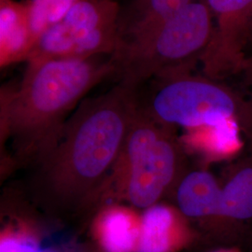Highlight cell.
<instances>
[{"label": "cell", "mask_w": 252, "mask_h": 252, "mask_svg": "<svg viewBox=\"0 0 252 252\" xmlns=\"http://www.w3.org/2000/svg\"><path fill=\"white\" fill-rule=\"evenodd\" d=\"M136 89L120 81L73 111L57 145L36 165L34 197L45 210L94 214L139 107Z\"/></svg>", "instance_id": "obj_1"}, {"label": "cell", "mask_w": 252, "mask_h": 252, "mask_svg": "<svg viewBox=\"0 0 252 252\" xmlns=\"http://www.w3.org/2000/svg\"><path fill=\"white\" fill-rule=\"evenodd\" d=\"M115 74L110 57L28 61L18 86L3 87L0 94L1 143L12 142L14 163L36 166L43 161L81 99Z\"/></svg>", "instance_id": "obj_2"}, {"label": "cell", "mask_w": 252, "mask_h": 252, "mask_svg": "<svg viewBox=\"0 0 252 252\" xmlns=\"http://www.w3.org/2000/svg\"><path fill=\"white\" fill-rule=\"evenodd\" d=\"M184 153L175 127L165 125L139 104L108 180L102 206L126 200L136 209L156 205L174 191L184 175Z\"/></svg>", "instance_id": "obj_3"}, {"label": "cell", "mask_w": 252, "mask_h": 252, "mask_svg": "<svg viewBox=\"0 0 252 252\" xmlns=\"http://www.w3.org/2000/svg\"><path fill=\"white\" fill-rule=\"evenodd\" d=\"M213 19L204 0H196L144 42L110 56L120 81L134 87L150 79L191 72L213 36Z\"/></svg>", "instance_id": "obj_4"}, {"label": "cell", "mask_w": 252, "mask_h": 252, "mask_svg": "<svg viewBox=\"0 0 252 252\" xmlns=\"http://www.w3.org/2000/svg\"><path fill=\"white\" fill-rule=\"evenodd\" d=\"M155 81L143 107L160 122L185 131L237 124L252 141V98L245 100L214 79L191 72Z\"/></svg>", "instance_id": "obj_5"}, {"label": "cell", "mask_w": 252, "mask_h": 252, "mask_svg": "<svg viewBox=\"0 0 252 252\" xmlns=\"http://www.w3.org/2000/svg\"><path fill=\"white\" fill-rule=\"evenodd\" d=\"M210 213L201 224L203 239L211 243L239 246L252 230V152L229 170L221 184L211 185Z\"/></svg>", "instance_id": "obj_6"}, {"label": "cell", "mask_w": 252, "mask_h": 252, "mask_svg": "<svg viewBox=\"0 0 252 252\" xmlns=\"http://www.w3.org/2000/svg\"><path fill=\"white\" fill-rule=\"evenodd\" d=\"M213 19V36L202 62L216 80L244 63L252 36V0H204Z\"/></svg>", "instance_id": "obj_7"}, {"label": "cell", "mask_w": 252, "mask_h": 252, "mask_svg": "<svg viewBox=\"0 0 252 252\" xmlns=\"http://www.w3.org/2000/svg\"><path fill=\"white\" fill-rule=\"evenodd\" d=\"M203 236L177 207L158 203L145 209L137 252H181Z\"/></svg>", "instance_id": "obj_8"}, {"label": "cell", "mask_w": 252, "mask_h": 252, "mask_svg": "<svg viewBox=\"0 0 252 252\" xmlns=\"http://www.w3.org/2000/svg\"><path fill=\"white\" fill-rule=\"evenodd\" d=\"M196 0H135L118 20V45L113 54L141 44ZM112 54V55H113Z\"/></svg>", "instance_id": "obj_9"}, {"label": "cell", "mask_w": 252, "mask_h": 252, "mask_svg": "<svg viewBox=\"0 0 252 252\" xmlns=\"http://www.w3.org/2000/svg\"><path fill=\"white\" fill-rule=\"evenodd\" d=\"M119 203L99 208L92 220L91 234L102 252H137L142 215Z\"/></svg>", "instance_id": "obj_10"}, {"label": "cell", "mask_w": 252, "mask_h": 252, "mask_svg": "<svg viewBox=\"0 0 252 252\" xmlns=\"http://www.w3.org/2000/svg\"><path fill=\"white\" fill-rule=\"evenodd\" d=\"M37 40L30 18V1L0 0V66L27 62Z\"/></svg>", "instance_id": "obj_11"}, {"label": "cell", "mask_w": 252, "mask_h": 252, "mask_svg": "<svg viewBox=\"0 0 252 252\" xmlns=\"http://www.w3.org/2000/svg\"><path fill=\"white\" fill-rule=\"evenodd\" d=\"M121 7L114 0H78L61 22L75 39L93 32L118 27Z\"/></svg>", "instance_id": "obj_12"}, {"label": "cell", "mask_w": 252, "mask_h": 252, "mask_svg": "<svg viewBox=\"0 0 252 252\" xmlns=\"http://www.w3.org/2000/svg\"><path fill=\"white\" fill-rule=\"evenodd\" d=\"M40 244L41 233L31 220L17 219L2 226L0 252H35Z\"/></svg>", "instance_id": "obj_13"}, {"label": "cell", "mask_w": 252, "mask_h": 252, "mask_svg": "<svg viewBox=\"0 0 252 252\" xmlns=\"http://www.w3.org/2000/svg\"><path fill=\"white\" fill-rule=\"evenodd\" d=\"M30 18L37 38L46 28L60 22L78 0H29Z\"/></svg>", "instance_id": "obj_14"}, {"label": "cell", "mask_w": 252, "mask_h": 252, "mask_svg": "<svg viewBox=\"0 0 252 252\" xmlns=\"http://www.w3.org/2000/svg\"><path fill=\"white\" fill-rule=\"evenodd\" d=\"M207 252H244L239 246H231V245H220L213 248Z\"/></svg>", "instance_id": "obj_15"}, {"label": "cell", "mask_w": 252, "mask_h": 252, "mask_svg": "<svg viewBox=\"0 0 252 252\" xmlns=\"http://www.w3.org/2000/svg\"><path fill=\"white\" fill-rule=\"evenodd\" d=\"M251 40H252V39H251ZM245 63H246V68L249 70L250 77H251V79H252V58H250V59H248V60H246L244 64H245Z\"/></svg>", "instance_id": "obj_16"}, {"label": "cell", "mask_w": 252, "mask_h": 252, "mask_svg": "<svg viewBox=\"0 0 252 252\" xmlns=\"http://www.w3.org/2000/svg\"><path fill=\"white\" fill-rule=\"evenodd\" d=\"M247 246L249 247V249H250V252H252V232H251V234L249 235V237H248V239H247Z\"/></svg>", "instance_id": "obj_17"}, {"label": "cell", "mask_w": 252, "mask_h": 252, "mask_svg": "<svg viewBox=\"0 0 252 252\" xmlns=\"http://www.w3.org/2000/svg\"><path fill=\"white\" fill-rule=\"evenodd\" d=\"M35 252H50L49 251H45V250H42V249H39V250H37Z\"/></svg>", "instance_id": "obj_18"}]
</instances>
